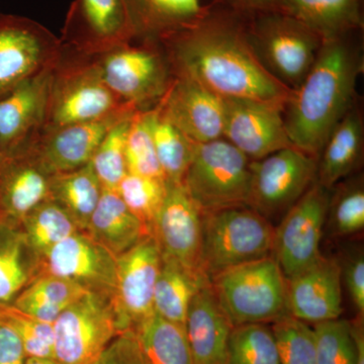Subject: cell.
<instances>
[{"label": "cell", "mask_w": 364, "mask_h": 364, "mask_svg": "<svg viewBox=\"0 0 364 364\" xmlns=\"http://www.w3.org/2000/svg\"><path fill=\"white\" fill-rule=\"evenodd\" d=\"M102 189L90 163L78 169L50 174V200L63 208L81 231L87 229Z\"/></svg>", "instance_id": "f1b7e54d"}, {"label": "cell", "mask_w": 364, "mask_h": 364, "mask_svg": "<svg viewBox=\"0 0 364 364\" xmlns=\"http://www.w3.org/2000/svg\"><path fill=\"white\" fill-rule=\"evenodd\" d=\"M20 228L40 259L60 242L81 231L70 215L50 198L33 208Z\"/></svg>", "instance_id": "d6a6232c"}, {"label": "cell", "mask_w": 364, "mask_h": 364, "mask_svg": "<svg viewBox=\"0 0 364 364\" xmlns=\"http://www.w3.org/2000/svg\"><path fill=\"white\" fill-rule=\"evenodd\" d=\"M279 11L301 21L322 41L363 31L361 0H279Z\"/></svg>", "instance_id": "d4e9b609"}, {"label": "cell", "mask_w": 364, "mask_h": 364, "mask_svg": "<svg viewBox=\"0 0 364 364\" xmlns=\"http://www.w3.org/2000/svg\"><path fill=\"white\" fill-rule=\"evenodd\" d=\"M144 354L134 330H127L105 349L90 364H141Z\"/></svg>", "instance_id": "7bdbcfd3"}, {"label": "cell", "mask_w": 364, "mask_h": 364, "mask_svg": "<svg viewBox=\"0 0 364 364\" xmlns=\"http://www.w3.org/2000/svg\"><path fill=\"white\" fill-rule=\"evenodd\" d=\"M141 350L150 364H195L186 329L156 314L134 328Z\"/></svg>", "instance_id": "1f68e13d"}, {"label": "cell", "mask_w": 364, "mask_h": 364, "mask_svg": "<svg viewBox=\"0 0 364 364\" xmlns=\"http://www.w3.org/2000/svg\"><path fill=\"white\" fill-rule=\"evenodd\" d=\"M41 273L76 282L91 293L114 296L117 257L85 231L60 242L41 259Z\"/></svg>", "instance_id": "e0dca14e"}, {"label": "cell", "mask_w": 364, "mask_h": 364, "mask_svg": "<svg viewBox=\"0 0 364 364\" xmlns=\"http://www.w3.org/2000/svg\"><path fill=\"white\" fill-rule=\"evenodd\" d=\"M166 181L127 173L116 189L136 219L153 234V226L167 193Z\"/></svg>", "instance_id": "8d00e7d4"}, {"label": "cell", "mask_w": 364, "mask_h": 364, "mask_svg": "<svg viewBox=\"0 0 364 364\" xmlns=\"http://www.w3.org/2000/svg\"><path fill=\"white\" fill-rule=\"evenodd\" d=\"M275 229L248 205L203 213L202 267L208 279L272 255Z\"/></svg>", "instance_id": "277c9868"}, {"label": "cell", "mask_w": 364, "mask_h": 364, "mask_svg": "<svg viewBox=\"0 0 364 364\" xmlns=\"http://www.w3.org/2000/svg\"><path fill=\"white\" fill-rule=\"evenodd\" d=\"M353 330L354 339H355L356 347H358V364H364V338L363 332L360 329V326L352 325Z\"/></svg>", "instance_id": "7dc6e473"}, {"label": "cell", "mask_w": 364, "mask_h": 364, "mask_svg": "<svg viewBox=\"0 0 364 364\" xmlns=\"http://www.w3.org/2000/svg\"><path fill=\"white\" fill-rule=\"evenodd\" d=\"M341 274L353 306L361 317L364 314V258L363 254L352 256L347 261Z\"/></svg>", "instance_id": "ee69618b"}, {"label": "cell", "mask_w": 364, "mask_h": 364, "mask_svg": "<svg viewBox=\"0 0 364 364\" xmlns=\"http://www.w3.org/2000/svg\"><path fill=\"white\" fill-rule=\"evenodd\" d=\"M61 41L39 21L0 11V98L58 58Z\"/></svg>", "instance_id": "8fae6325"}, {"label": "cell", "mask_w": 364, "mask_h": 364, "mask_svg": "<svg viewBox=\"0 0 364 364\" xmlns=\"http://www.w3.org/2000/svg\"><path fill=\"white\" fill-rule=\"evenodd\" d=\"M279 364H317L313 327L287 315L272 323Z\"/></svg>", "instance_id": "f35d334b"}, {"label": "cell", "mask_w": 364, "mask_h": 364, "mask_svg": "<svg viewBox=\"0 0 364 364\" xmlns=\"http://www.w3.org/2000/svg\"><path fill=\"white\" fill-rule=\"evenodd\" d=\"M95 61L109 90L136 111L156 107L173 81L157 41H134L95 57Z\"/></svg>", "instance_id": "52a82bcc"}, {"label": "cell", "mask_w": 364, "mask_h": 364, "mask_svg": "<svg viewBox=\"0 0 364 364\" xmlns=\"http://www.w3.org/2000/svg\"><path fill=\"white\" fill-rule=\"evenodd\" d=\"M50 174L26 153L0 162V224L20 227L31 212L49 198Z\"/></svg>", "instance_id": "7402d4cb"}, {"label": "cell", "mask_w": 364, "mask_h": 364, "mask_svg": "<svg viewBox=\"0 0 364 364\" xmlns=\"http://www.w3.org/2000/svg\"><path fill=\"white\" fill-rule=\"evenodd\" d=\"M161 262V249L153 234L117 256L112 303L126 331L154 314V291Z\"/></svg>", "instance_id": "5bb4252c"}, {"label": "cell", "mask_w": 364, "mask_h": 364, "mask_svg": "<svg viewBox=\"0 0 364 364\" xmlns=\"http://www.w3.org/2000/svg\"><path fill=\"white\" fill-rule=\"evenodd\" d=\"M210 284L234 327L267 324L289 315L287 277L273 255L228 269Z\"/></svg>", "instance_id": "5b68a950"}, {"label": "cell", "mask_w": 364, "mask_h": 364, "mask_svg": "<svg viewBox=\"0 0 364 364\" xmlns=\"http://www.w3.org/2000/svg\"><path fill=\"white\" fill-rule=\"evenodd\" d=\"M361 32L323 41L312 68L284 107L289 140L317 158L337 124L356 104V83L363 72Z\"/></svg>", "instance_id": "7a4b0ae2"}, {"label": "cell", "mask_w": 364, "mask_h": 364, "mask_svg": "<svg viewBox=\"0 0 364 364\" xmlns=\"http://www.w3.org/2000/svg\"><path fill=\"white\" fill-rule=\"evenodd\" d=\"M0 321L16 333L28 358H54L53 324L32 317L13 304H0Z\"/></svg>", "instance_id": "ab89813d"}, {"label": "cell", "mask_w": 364, "mask_h": 364, "mask_svg": "<svg viewBox=\"0 0 364 364\" xmlns=\"http://www.w3.org/2000/svg\"><path fill=\"white\" fill-rule=\"evenodd\" d=\"M87 289L50 273H40L14 299L13 305L42 322L53 324L60 314Z\"/></svg>", "instance_id": "f546056e"}, {"label": "cell", "mask_w": 364, "mask_h": 364, "mask_svg": "<svg viewBox=\"0 0 364 364\" xmlns=\"http://www.w3.org/2000/svg\"><path fill=\"white\" fill-rule=\"evenodd\" d=\"M55 63L0 98V152L4 157L26 152L44 129Z\"/></svg>", "instance_id": "2e32d148"}, {"label": "cell", "mask_w": 364, "mask_h": 364, "mask_svg": "<svg viewBox=\"0 0 364 364\" xmlns=\"http://www.w3.org/2000/svg\"><path fill=\"white\" fill-rule=\"evenodd\" d=\"M248 207L265 218L286 214L317 181L318 159L291 146L251 161Z\"/></svg>", "instance_id": "30bf717a"}, {"label": "cell", "mask_w": 364, "mask_h": 364, "mask_svg": "<svg viewBox=\"0 0 364 364\" xmlns=\"http://www.w3.org/2000/svg\"><path fill=\"white\" fill-rule=\"evenodd\" d=\"M85 232L116 257L151 234L111 189H102Z\"/></svg>", "instance_id": "484cf974"}, {"label": "cell", "mask_w": 364, "mask_h": 364, "mask_svg": "<svg viewBox=\"0 0 364 364\" xmlns=\"http://www.w3.org/2000/svg\"><path fill=\"white\" fill-rule=\"evenodd\" d=\"M250 163L224 138L196 144L184 186L203 213L247 205Z\"/></svg>", "instance_id": "ba28073f"}, {"label": "cell", "mask_w": 364, "mask_h": 364, "mask_svg": "<svg viewBox=\"0 0 364 364\" xmlns=\"http://www.w3.org/2000/svg\"><path fill=\"white\" fill-rule=\"evenodd\" d=\"M53 331L60 364H90L126 330L111 296L88 291L60 314Z\"/></svg>", "instance_id": "9c48e42d"}, {"label": "cell", "mask_w": 364, "mask_h": 364, "mask_svg": "<svg viewBox=\"0 0 364 364\" xmlns=\"http://www.w3.org/2000/svg\"><path fill=\"white\" fill-rule=\"evenodd\" d=\"M136 112L43 130L23 153L30 155L48 174L80 168L90 162L98 145L112 127Z\"/></svg>", "instance_id": "d6986e66"}, {"label": "cell", "mask_w": 364, "mask_h": 364, "mask_svg": "<svg viewBox=\"0 0 364 364\" xmlns=\"http://www.w3.org/2000/svg\"><path fill=\"white\" fill-rule=\"evenodd\" d=\"M40 273V257L21 228L0 224V304H13Z\"/></svg>", "instance_id": "83f0119b"}, {"label": "cell", "mask_w": 364, "mask_h": 364, "mask_svg": "<svg viewBox=\"0 0 364 364\" xmlns=\"http://www.w3.org/2000/svg\"><path fill=\"white\" fill-rule=\"evenodd\" d=\"M153 140L166 181L182 183L193 160L196 144L160 114L158 105L153 123Z\"/></svg>", "instance_id": "836d02e7"}, {"label": "cell", "mask_w": 364, "mask_h": 364, "mask_svg": "<svg viewBox=\"0 0 364 364\" xmlns=\"http://www.w3.org/2000/svg\"><path fill=\"white\" fill-rule=\"evenodd\" d=\"M167 183L166 196L155 220L153 235L163 256L196 277L208 279L202 267L203 210L189 195L183 182Z\"/></svg>", "instance_id": "9a60e30c"}, {"label": "cell", "mask_w": 364, "mask_h": 364, "mask_svg": "<svg viewBox=\"0 0 364 364\" xmlns=\"http://www.w3.org/2000/svg\"><path fill=\"white\" fill-rule=\"evenodd\" d=\"M25 364H60L53 358H28Z\"/></svg>", "instance_id": "c3c4849f"}, {"label": "cell", "mask_w": 364, "mask_h": 364, "mask_svg": "<svg viewBox=\"0 0 364 364\" xmlns=\"http://www.w3.org/2000/svg\"><path fill=\"white\" fill-rule=\"evenodd\" d=\"M135 111V107L124 102L109 90L95 57L79 54L61 44V51L53 68L43 130L100 121Z\"/></svg>", "instance_id": "3957f363"}, {"label": "cell", "mask_w": 364, "mask_h": 364, "mask_svg": "<svg viewBox=\"0 0 364 364\" xmlns=\"http://www.w3.org/2000/svg\"><path fill=\"white\" fill-rule=\"evenodd\" d=\"M249 41L268 72L296 90L312 68L323 41L308 26L282 11L246 18Z\"/></svg>", "instance_id": "8992f818"}, {"label": "cell", "mask_w": 364, "mask_h": 364, "mask_svg": "<svg viewBox=\"0 0 364 364\" xmlns=\"http://www.w3.org/2000/svg\"><path fill=\"white\" fill-rule=\"evenodd\" d=\"M136 40L124 0H73L62 28L61 44L97 57Z\"/></svg>", "instance_id": "4fadbf2b"}, {"label": "cell", "mask_w": 364, "mask_h": 364, "mask_svg": "<svg viewBox=\"0 0 364 364\" xmlns=\"http://www.w3.org/2000/svg\"><path fill=\"white\" fill-rule=\"evenodd\" d=\"M364 147V122L358 104L331 132L318 157L317 182L331 189L360 164Z\"/></svg>", "instance_id": "cb8c5ba5"}, {"label": "cell", "mask_w": 364, "mask_h": 364, "mask_svg": "<svg viewBox=\"0 0 364 364\" xmlns=\"http://www.w3.org/2000/svg\"><path fill=\"white\" fill-rule=\"evenodd\" d=\"M159 43L173 77L191 79L222 100L286 107L293 95L256 56L246 16L218 2Z\"/></svg>", "instance_id": "6da1fadb"}, {"label": "cell", "mask_w": 364, "mask_h": 364, "mask_svg": "<svg viewBox=\"0 0 364 364\" xmlns=\"http://www.w3.org/2000/svg\"><path fill=\"white\" fill-rule=\"evenodd\" d=\"M232 11L250 18L256 14L279 11V0H215Z\"/></svg>", "instance_id": "bcb514c9"}, {"label": "cell", "mask_w": 364, "mask_h": 364, "mask_svg": "<svg viewBox=\"0 0 364 364\" xmlns=\"http://www.w3.org/2000/svg\"><path fill=\"white\" fill-rule=\"evenodd\" d=\"M156 107L136 111L131 119L126 140V163L128 173L165 179L153 140V123Z\"/></svg>", "instance_id": "e575fe53"}, {"label": "cell", "mask_w": 364, "mask_h": 364, "mask_svg": "<svg viewBox=\"0 0 364 364\" xmlns=\"http://www.w3.org/2000/svg\"><path fill=\"white\" fill-rule=\"evenodd\" d=\"M136 41H157L193 25L207 11L202 0H124Z\"/></svg>", "instance_id": "4316f807"}, {"label": "cell", "mask_w": 364, "mask_h": 364, "mask_svg": "<svg viewBox=\"0 0 364 364\" xmlns=\"http://www.w3.org/2000/svg\"><path fill=\"white\" fill-rule=\"evenodd\" d=\"M330 220L339 236L358 233L364 228V189L363 182L347 184L337 195L331 196Z\"/></svg>", "instance_id": "b9f144b4"}, {"label": "cell", "mask_w": 364, "mask_h": 364, "mask_svg": "<svg viewBox=\"0 0 364 364\" xmlns=\"http://www.w3.org/2000/svg\"><path fill=\"white\" fill-rule=\"evenodd\" d=\"M225 364H279L272 327L267 324L235 326L228 341Z\"/></svg>", "instance_id": "d590c367"}, {"label": "cell", "mask_w": 364, "mask_h": 364, "mask_svg": "<svg viewBox=\"0 0 364 364\" xmlns=\"http://www.w3.org/2000/svg\"><path fill=\"white\" fill-rule=\"evenodd\" d=\"M233 327L212 284L205 282L191 299L184 325L193 363L225 364Z\"/></svg>", "instance_id": "603a6c76"}, {"label": "cell", "mask_w": 364, "mask_h": 364, "mask_svg": "<svg viewBox=\"0 0 364 364\" xmlns=\"http://www.w3.org/2000/svg\"><path fill=\"white\" fill-rule=\"evenodd\" d=\"M330 200V189L316 181L275 229L272 255L287 279L311 267L322 256L321 239Z\"/></svg>", "instance_id": "7c38bea8"}, {"label": "cell", "mask_w": 364, "mask_h": 364, "mask_svg": "<svg viewBox=\"0 0 364 364\" xmlns=\"http://www.w3.org/2000/svg\"><path fill=\"white\" fill-rule=\"evenodd\" d=\"M287 313L308 324L337 320L342 306L341 267L321 256L311 267L287 279Z\"/></svg>", "instance_id": "44dd1931"}, {"label": "cell", "mask_w": 364, "mask_h": 364, "mask_svg": "<svg viewBox=\"0 0 364 364\" xmlns=\"http://www.w3.org/2000/svg\"><path fill=\"white\" fill-rule=\"evenodd\" d=\"M141 364H150L149 363H148L147 360H146V358H145V356H144V360H143V363H141Z\"/></svg>", "instance_id": "681fc988"}, {"label": "cell", "mask_w": 364, "mask_h": 364, "mask_svg": "<svg viewBox=\"0 0 364 364\" xmlns=\"http://www.w3.org/2000/svg\"><path fill=\"white\" fill-rule=\"evenodd\" d=\"M210 280L196 277L176 261L162 255L154 291V313L184 327L191 299Z\"/></svg>", "instance_id": "4dcf8cb0"}, {"label": "cell", "mask_w": 364, "mask_h": 364, "mask_svg": "<svg viewBox=\"0 0 364 364\" xmlns=\"http://www.w3.org/2000/svg\"><path fill=\"white\" fill-rule=\"evenodd\" d=\"M132 117L133 114L114 124L91 157V168L104 189L116 191L119 182L128 173L126 140Z\"/></svg>", "instance_id": "74e56055"}, {"label": "cell", "mask_w": 364, "mask_h": 364, "mask_svg": "<svg viewBox=\"0 0 364 364\" xmlns=\"http://www.w3.org/2000/svg\"><path fill=\"white\" fill-rule=\"evenodd\" d=\"M284 107L248 100H225L223 138L250 161L294 146L284 117Z\"/></svg>", "instance_id": "ac0fdd59"}, {"label": "cell", "mask_w": 364, "mask_h": 364, "mask_svg": "<svg viewBox=\"0 0 364 364\" xmlns=\"http://www.w3.org/2000/svg\"><path fill=\"white\" fill-rule=\"evenodd\" d=\"M4 155L1 154V152H0V162H1L2 160H4Z\"/></svg>", "instance_id": "f907efd6"}, {"label": "cell", "mask_w": 364, "mask_h": 364, "mask_svg": "<svg viewBox=\"0 0 364 364\" xmlns=\"http://www.w3.org/2000/svg\"><path fill=\"white\" fill-rule=\"evenodd\" d=\"M158 107L166 121L195 144L223 138L225 100L191 79L173 77Z\"/></svg>", "instance_id": "ffe728a7"}, {"label": "cell", "mask_w": 364, "mask_h": 364, "mask_svg": "<svg viewBox=\"0 0 364 364\" xmlns=\"http://www.w3.org/2000/svg\"><path fill=\"white\" fill-rule=\"evenodd\" d=\"M26 356L16 333L0 321V364H25Z\"/></svg>", "instance_id": "f6af8a7d"}, {"label": "cell", "mask_w": 364, "mask_h": 364, "mask_svg": "<svg viewBox=\"0 0 364 364\" xmlns=\"http://www.w3.org/2000/svg\"><path fill=\"white\" fill-rule=\"evenodd\" d=\"M317 364H358V347L352 324L346 320L314 325Z\"/></svg>", "instance_id": "60d3db41"}]
</instances>
